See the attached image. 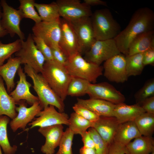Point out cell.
Listing matches in <instances>:
<instances>
[{"label": "cell", "mask_w": 154, "mask_h": 154, "mask_svg": "<svg viewBox=\"0 0 154 154\" xmlns=\"http://www.w3.org/2000/svg\"><path fill=\"white\" fill-rule=\"evenodd\" d=\"M154 12L147 7L139 8L132 15L126 27L114 39L120 53L128 54L130 45L139 35L154 30Z\"/></svg>", "instance_id": "cell-1"}, {"label": "cell", "mask_w": 154, "mask_h": 154, "mask_svg": "<svg viewBox=\"0 0 154 154\" xmlns=\"http://www.w3.org/2000/svg\"><path fill=\"white\" fill-rule=\"evenodd\" d=\"M50 48L53 60L65 66L68 61V57L59 47Z\"/></svg>", "instance_id": "cell-40"}, {"label": "cell", "mask_w": 154, "mask_h": 154, "mask_svg": "<svg viewBox=\"0 0 154 154\" xmlns=\"http://www.w3.org/2000/svg\"><path fill=\"white\" fill-rule=\"evenodd\" d=\"M61 36L59 48L68 58L79 53L77 38L70 22L60 18Z\"/></svg>", "instance_id": "cell-16"}, {"label": "cell", "mask_w": 154, "mask_h": 154, "mask_svg": "<svg viewBox=\"0 0 154 154\" xmlns=\"http://www.w3.org/2000/svg\"><path fill=\"white\" fill-rule=\"evenodd\" d=\"M60 19L54 21H41L35 23L32 28L33 35L42 38L50 48L59 47L61 33Z\"/></svg>", "instance_id": "cell-11"}, {"label": "cell", "mask_w": 154, "mask_h": 154, "mask_svg": "<svg viewBox=\"0 0 154 154\" xmlns=\"http://www.w3.org/2000/svg\"><path fill=\"white\" fill-rule=\"evenodd\" d=\"M88 131L94 141L96 154H108L110 146L93 127L90 128Z\"/></svg>", "instance_id": "cell-37"}, {"label": "cell", "mask_w": 154, "mask_h": 154, "mask_svg": "<svg viewBox=\"0 0 154 154\" xmlns=\"http://www.w3.org/2000/svg\"><path fill=\"white\" fill-rule=\"evenodd\" d=\"M154 96V79L147 81L143 86L135 94V98L137 104L140 105L146 99Z\"/></svg>", "instance_id": "cell-36"}, {"label": "cell", "mask_w": 154, "mask_h": 154, "mask_svg": "<svg viewBox=\"0 0 154 154\" xmlns=\"http://www.w3.org/2000/svg\"><path fill=\"white\" fill-rule=\"evenodd\" d=\"M68 128L74 135L82 136L90 128L93 127V122L83 117L74 112L72 113L69 118Z\"/></svg>", "instance_id": "cell-29"}, {"label": "cell", "mask_w": 154, "mask_h": 154, "mask_svg": "<svg viewBox=\"0 0 154 154\" xmlns=\"http://www.w3.org/2000/svg\"><path fill=\"white\" fill-rule=\"evenodd\" d=\"M60 17L68 21L84 17H90L91 7L79 0H57Z\"/></svg>", "instance_id": "cell-10"}, {"label": "cell", "mask_w": 154, "mask_h": 154, "mask_svg": "<svg viewBox=\"0 0 154 154\" xmlns=\"http://www.w3.org/2000/svg\"><path fill=\"white\" fill-rule=\"evenodd\" d=\"M104 76L109 81L123 83L127 80L125 56L121 53L116 55L104 62Z\"/></svg>", "instance_id": "cell-13"}, {"label": "cell", "mask_w": 154, "mask_h": 154, "mask_svg": "<svg viewBox=\"0 0 154 154\" xmlns=\"http://www.w3.org/2000/svg\"><path fill=\"white\" fill-rule=\"evenodd\" d=\"M16 104L6 90L3 80L0 76V116L5 115L12 119L17 116Z\"/></svg>", "instance_id": "cell-26"}, {"label": "cell", "mask_w": 154, "mask_h": 154, "mask_svg": "<svg viewBox=\"0 0 154 154\" xmlns=\"http://www.w3.org/2000/svg\"><path fill=\"white\" fill-rule=\"evenodd\" d=\"M141 135L134 121L127 122L120 124L114 142L126 147L133 139Z\"/></svg>", "instance_id": "cell-23"}, {"label": "cell", "mask_w": 154, "mask_h": 154, "mask_svg": "<svg viewBox=\"0 0 154 154\" xmlns=\"http://www.w3.org/2000/svg\"><path fill=\"white\" fill-rule=\"evenodd\" d=\"M76 104L86 108L100 116L114 117L115 104L104 100L78 98Z\"/></svg>", "instance_id": "cell-20"}, {"label": "cell", "mask_w": 154, "mask_h": 154, "mask_svg": "<svg viewBox=\"0 0 154 154\" xmlns=\"http://www.w3.org/2000/svg\"><path fill=\"white\" fill-rule=\"evenodd\" d=\"M21 42L22 40L20 39L7 44L3 43L0 40V66L20 49Z\"/></svg>", "instance_id": "cell-34"}, {"label": "cell", "mask_w": 154, "mask_h": 154, "mask_svg": "<svg viewBox=\"0 0 154 154\" xmlns=\"http://www.w3.org/2000/svg\"><path fill=\"white\" fill-rule=\"evenodd\" d=\"M150 154H154V151H153Z\"/></svg>", "instance_id": "cell-49"}, {"label": "cell", "mask_w": 154, "mask_h": 154, "mask_svg": "<svg viewBox=\"0 0 154 154\" xmlns=\"http://www.w3.org/2000/svg\"><path fill=\"white\" fill-rule=\"evenodd\" d=\"M19 79L17 81L15 89L12 91L9 95L13 98L16 104L20 100H25L26 103L32 106L39 102L37 96L33 95L30 92L31 84L27 80L25 73L20 66L17 72Z\"/></svg>", "instance_id": "cell-18"}, {"label": "cell", "mask_w": 154, "mask_h": 154, "mask_svg": "<svg viewBox=\"0 0 154 154\" xmlns=\"http://www.w3.org/2000/svg\"><path fill=\"white\" fill-rule=\"evenodd\" d=\"M34 6L42 21H54L59 19L60 18L58 7L56 1H53L49 4L35 2Z\"/></svg>", "instance_id": "cell-27"}, {"label": "cell", "mask_w": 154, "mask_h": 154, "mask_svg": "<svg viewBox=\"0 0 154 154\" xmlns=\"http://www.w3.org/2000/svg\"><path fill=\"white\" fill-rule=\"evenodd\" d=\"M65 66L72 76L92 84L96 83L98 78L102 75L103 70V66L87 61L79 53L69 58Z\"/></svg>", "instance_id": "cell-5"}, {"label": "cell", "mask_w": 154, "mask_h": 154, "mask_svg": "<svg viewBox=\"0 0 154 154\" xmlns=\"http://www.w3.org/2000/svg\"><path fill=\"white\" fill-rule=\"evenodd\" d=\"M140 105L145 112L154 114V96L146 99Z\"/></svg>", "instance_id": "cell-42"}, {"label": "cell", "mask_w": 154, "mask_h": 154, "mask_svg": "<svg viewBox=\"0 0 154 154\" xmlns=\"http://www.w3.org/2000/svg\"><path fill=\"white\" fill-rule=\"evenodd\" d=\"M143 53L125 56L126 68L129 77L140 75L144 66L143 62Z\"/></svg>", "instance_id": "cell-31"}, {"label": "cell", "mask_w": 154, "mask_h": 154, "mask_svg": "<svg viewBox=\"0 0 154 154\" xmlns=\"http://www.w3.org/2000/svg\"><path fill=\"white\" fill-rule=\"evenodd\" d=\"M134 121L141 135L152 136L154 131V114L145 112Z\"/></svg>", "instance_id": "cell-28"}, {"label": "cell", "mask_w": 154, "mask_h": 154, "mask_svg": "<svg viewBox=\"0 0 154 154\" xmlns=\"http://www.w3.org/2000/svg\"><path fill=\"white\" fill-rule=\"evenodd\" d=\"M10 122L9 118L3 115L0 116V146L4 154H14L17 150L16 145L12 146L9 141L7 126Z\"/></svg>", "instance_id": "cell-30"}, {"label": "cell", "mask_w": 154, "mask_h": 154, "mask_svg": "<svg viewBox=\"0 0 154 154\" xmlns=\"http://www.w3.org/2000/svg\"><path fill=\"white\" fill-rule=\"evenodd\" d=\"M80 154H96L95 149L82 147L79 149Z\"/></svg>", "instance_id": "cell-46"}, {"label": "cell", "mask_w": 154, "mask_h": 154, "mask_svg": "<svg viewBox=\"0 0 154 154\" xmlns=\"http://www.w3.org/2000/svg\"><path fill=\"white\" fill-rule=\"evenodd\" d=\"M20 5L18 8L22 17L33 20L35 23L42 21L37 12L35 9L34 0H19Z\"/></svg>", "instance_id": "cell-33"}, {"label": "cell", "mask_w": 154, "mask_h": 154, "mask_svg": "<svg viewBox=\"0 0 154 154\" xmlns=\"http://www.w3.org/2000/svg\"><path fill=\"white\" fill-rule=\"evenodd\" d=\"M84 2L90 7L99 5L108 6L106 2L101 0H84Z\"/></svg>", "instance_id": "cell-45"}, {"label": "cell", "mask_w": 154, "mask_h": 154, "mask_svg": "<svg viewBox=\"0 0 154 154\" xmlns=\"http://www.w3.org/2000/svg\"><path fill=\"white\" fill-rule=\"evenodd\" d=\"M27 104L24 100H20L17 104L19 106L16 107L15 110L18 114L9 123L13 132H16L18 129H25L27 125L43 110L39 101L35 103L29 108L27 107Z\"/></svg>", "instance_id": "cell-12"}, {"label": "cell", "mask_w": 154, "mask_h": 154, "mask_svg": "<svg viewBox=\"0 0 154 154\" xmlns=\"http://www.w3.org/2000/svg\"><path fill=\"white\" fill-rule=\"evenodd\" d=\"M75 112L92 122L97 121L100 116L88 109L75 104L72 107Z\"/></svg>", "instance_id": "cell-39"}, {"label": "cell", "mask_w": 154, "mask_h": 154, "mask_svg": "<svg viewBox=\"0 0 154 154\" xmlns=\"http://www.w3.org/2000/svg\"><path fill=\"white\" fill-rule=\"evenodd\" d=\"M21 64L19 58L15 56L9 58L6 63L0 66V76L5 81L9 94L15 87V77Z\"/></svg>", "instance_id": "cell-22"}, {"label": "cell", "mask_w": 154, "mask_h": 154, "mask_svg": "<svg viewBox=\"0 0 154 154\" xmlns=\"http://www.w3.org/2000/svg\"><path fill=\"white\" fill-rule=\"evenodd\" d=\"M114 117L100 116L93 122V127L109 146L113 143L115 135L120 124Z\"/></svg>", "instance_id": "cell-19"}, {"label": "cell", "mask_w": 154, "mask_h": 154, "mask_svg": "<svg viewBox=\"0 0 154 154\" xmlns=\"http://www.w3.org/2000/svg\"><path fill=\"white\" fill-rule=\"evenodd\" d=\"M24 71L32 80L33 88L43 109L51 105L57 108L59 112H64V101L52 89L42 74L27 64H24Z\"/></svg>", "instance_id": "cell-2"}, {"label": "cell", "mask_w": 154, "mask_h": 154, "mask_svg": "<svg viewBox=\"0 0 154 154\" xmlns=\"http://www.w3.org/2000/svg\"><path fill=\"white\" fill-rule=\"evenodd\" d=\"M87 94L90 98L102 100L115 104L124 103L125 100V96L120 91L106 82L90 83Z\"/></svg>", "instance_id": "cell-14"}, {"label": "cell", "mask_w": 154, "mask_h": 154, "mask_svg": "<svg viewBox=\"0 0 154 154\" xmlns=\"http://www.w3.org/2000/svg\"><path fill=\"white\" fill-rule=\"evenodd\" d=\"M54 91L64 101L72 76L65 66L54 60L45 61L41 72Z\"/></svg>", "instance_id": "cell-3"}, {"label": "cell", "mask_w": 154, "mask_h": 154, "mask_svg": "<svg viewBox=\"0 0 154 154\" xmlns=\"http://www.w3.org/2000/svg\"><path fill=\"white\" fill-rule=\"evenodd\" d=\"M108 154H128L125 146L113 142L110 145Z\"/></svg>", "instance_id": "cell-41"}, {"label": "cell", "mask_w": 154, "mask_h": 154, "mask_svg": "<svg viewBox=\"0 0 154 154\" xmlns=\"http://www.w3.org/2000/svg\"><path fill=\"white\" fill-rule=\"evenodd\" d=\"M31 123L28 124L30 128L36 127H44L57 124L68 126L69 117L64 112H58L53 106L49 105L44 109L36 116Z\"/></svg>", "instance_id": "cell-15"}, {"label": "cell", "mask_w": 154, "mask_h": 154, "mask_svg": "<svg viewBox=\"0 0 154 154\" xmlns=\"http://www.w3.org/2000/svg\"><path fill=\"white\" fill-rule=\"evenodd\" d=\"M121 53L114 39L96 40L84 54L87 61L99 66L112 57Z\"/></svg>", "instance_id": "cell-7"}, {"label": "cell", "mask_w": 154, "mask_h": 154, "mask_svg": "<svg viewBox=\"0 0 154 154\" xmlns=\"http://www.w3.org/2000/svg\"><path fill=\"white\" fill-rule=\"evenodd\" d=\"M143 62L144 66L148 65H154V48L143 53Z\"/></svg>", "instance_id": "cell-43"}, {"label": "cell", "mask_w": 154, "mask_h": 154, "mask_svg": "<svg viewBox=\"0 0 154 154\" xmlns=\"http://www.w3.org/2000/svg\"><path fill=\"white\" fill-rule=\"evenodd\" d=\"M21 64H27L38 73L41 72L45 59L35 45L33 35L29 33L25 41L22 40L20 49L15 53Z\"/></svg>", "instance_id": "cell-6"}, {"label": "cell", "mask_w": 154, "mask_h": 154, "mask_svg": "<svg viewBox=\"0 0 154 154\" xmlns=\"http://www.w3.org/2000/svg\"><path fill=\"white\" fill-rule=\"evenodd\" d=\"M90 19L96 40L114 39L121 31L120 25L108 9L96 10Z\"/></svg>", "instance_id": "cell-4"}, {"label": "cell", "mask_w": 154, "mask_h": 154, "mask_svg": "<svg viewBox=\"0 0 154 154\" xmlns=\"http://www.w3.org/2000/svg\"><path fill=\"white\" fill-rule=\"evenodd\" d=\"M145 112L144 110L138 104L128 105L122 103L115 104L113 116L120 124L134 121L138 116Z\"/></svg>", "instance_id": "cell-21"}, {"label": "cell", "mask_w": 154, "mask_h": 154, "mask_svg": "<svg viewBox=\"0 0 154 154\" xmlns=\"http://www.w3.org/2000/svg\"><path fill=\"white\" fill-rule=\"evenodd\" d=\"M33 37L36 47L43 55L46 61L54 60L50 48L41 38L33 35Z\"/></svg>", "instance_id": "cell-38"}, {"label": "cell", "mask_w": 154, "mask_h": 154, "mask_svg": "<svg viewBox=\"0 0 154 154\" xmlns=\"http://www.w3.org/2000/svg\"><path fill=\"white\" fill-rule=\"evenodd\" d=\"M70 22L77 38L79 53L82 55L90 49L96 40L90 17H84Z\"/></svg>", "instance_id": "cell-8"}, {"label": "cell", "mask_w": 154, "mask_h": 154, "mask_svg": "<svg viewBox=\"0 0 154 154\" xmlns=\"http://www.w3.org/2000/svg\"><path fill=\"white\" fill-rule=\"evenodd\" d=\"M0 4V38H2L8 34V33L3 27L1 23L2 11Z\"/></svg>", "instance_id": "cell-47"}, {"label": "cell", "mask_w": 154, "mask_h": 154, "mask_svg": "<svg viewBox=\"0 0 154 154\" xmlns=\"http://www.w3.org/2000/svg\"><path fill=\"white\" fill-rule=\"evenodd\" d=\"M154 48V30L143 33L136 37L131 43L128 55L143 53Z\"/></svg>", "instance_id": "cell-24"}, {"label": "cell", "mask_w": 154, "mask_h": 154, "mask_svg": "<svg viewBox=\"0 0 154 154\" xmlns=\"http://www.w3.org/2000/svg\"><path fill=\"white\" fill-rule=\"evenodd\" d=\"M1 147L0 146V154H2L1 151Z\"/></svg>", "instance_id": "cell-48"}, {"label": "cell", "mask_w": 154, "mask_h": 154, "mask_svg": "<svg viewBox=\"0 0 154 154\" xmlns=\"http://www.w3.org/2000/svg\"><path fill=\"white\" fill-rule=\"evenodd\" d=\"M81 136L83 143V146L95 149L94 141L88 131H86Z\"/></svg>", "instance_id": "cell-44"}, {"label": "cell", "mask_w": 154, "mask_h": 154, "mask_svg": "<svg viewBox=\"0 0 154 154\" xmlns=\"http://www.w3.org/2000/svg\"><path fill=\"white\" fill-rule=\"evenodd\" d=\"M74 134L68 127L64 131L56 154H74L72 149Z\"/></svg>", "instance_id": "cell-35"}, {"label": "cell", "mask_w": 154, "mask_h": 154, "mask_svg": "<svg viewBox=\"0 0 154 154\" xmlns=\"http://www.w3.org/2000/svg\"><path fill=\"white\" fill-rule=\"evenodd\" d=\"M126 147L128 154H150L154 151V139L152 136L141 135Z\"/></svg>", "instance_id": "cell-25"}, {"label": "cell", "mask_w": 154, "mask_h": 154, "mask_svg": "<svg viewBox=\"0 0 154 154\" xmlns=\"http://www.w3.org/2000/svg\"><path fill=\"white\" fill-rule=\"evenodd\" d=\"M90 83L84 79L72 76L67 90V96H79L87 94Z\"/></svg>", "instance_id": "cell-32"}, {"label": "cell", "mask_w": 154, "mask_h": 154, "mask_svg": "<svg viewBox=\"0 0 154 154\" xmlns=\"http://www.w3.org/2000/svg\"><path fill=\"white\" fill-rule=\"evenodd\" d=\"M0 4L2 9L1 23L3 27L11 37L17 35L20 39L24 40L25 35L20 27L23 18L19 10L9 5L5 0L0 1Z\"/></svg>", "instance_id": "cell-9"}, {"label": "cell", "mask_w": 154, "mask_h": 154, "mask_svg": "<svg viewBox=\"0 0 154 154\" xmlns=\"http://www.w3.org/2000/svg\"><path fill=\"white\" fill-rule=\"evenodd\" d=\"M62 124L39 127L38 131L45 138L44 144L40 148L44 154H54L56 148L59 146L64 133V127Z\"/></svg>", "instance_id": "cell-17"}]
</instances>
